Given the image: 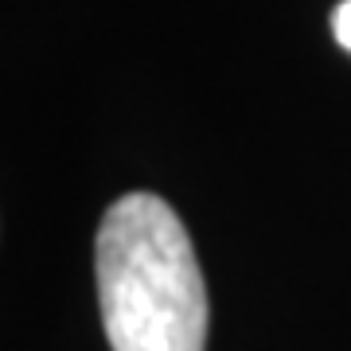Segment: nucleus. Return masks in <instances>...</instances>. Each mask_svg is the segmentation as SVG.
<instances>
[{
	"instance_id": "obj_1",
	"label": "nucleus",
	"mask_w": 351,
	"mask_h": 351,
	"mask_svg": "<svg viewBox=\"0 0 351 351\" xmlns=\"http://www.w3.org/2000/svg\"><path fill=\"white\" fill-rule=\"evenodd\" d=\"M113 351H207V285L184 219L152 191L121 195L94 242Z\"/></svg>"
},
{
	"instance_id": "obj_2",
	"label": "nucleus",
	"mask_w": 351,
	"mask_h": 351,
	"mask_svg": "<svg viewBox=\"0 0 351 351\" xmlns=\"http://www.w3.org/2000/svg\"><path fill=\"white\" fill-rule=\"evenodd\" d=\"M332 32H336L339 47H343V51H351V0L336 4V16H332Z\"/></svg>"
}]
</instances>
